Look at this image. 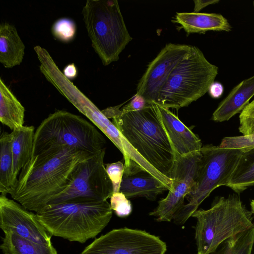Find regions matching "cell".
I'll return each instance as SVG.
<instances>
[{"label":"cell","mask_w":254,"mask_h":254,"mask_svg":"<svg viewBox=\"0 0 254 254\" xmlns=\"http://www.w3.org/2000/svg\"><path fill=\"white\" fill-rule=\"evenodd\" d=\"M44 76L63 96L104 133L112 121L64 75L57 65L50 66Z\"/></svg>","instance_id":"cell-14"},{"label":"cell","mask_w":254,"mask_h":254,"mask_svg":"<svg viewBox=\"0 0 254 254\" xmlns=\"http://www.w3.org/2000/svg\"><path fill=\"white\" fill-rule=\"evenodd\" d=\"M167 187L135 162L125 166L120 192L128 199L142 197L155 200Z\"/></svg>","instance_id":"cell-15"},{"label":"cell","mask_w":254,"mask_h":254,"mask_svg":"<svg viewBox=\"0 0 254 254\" xmlns=\"http://www.w3.org/2000/svg\"><path fill=\"white\" fill-rule=\"evenodd\" d=\"M112 213L107 200L49 204L36 213L52 236L82 244L97 236L107 226Z\"/></svg>","instance_id":"cell-4"},{"label":"cell","mask_w":254,"mask_h":254,"mask_svg":"<svg viewBox=\"0 0 254 254\" xmlns=\"http://www.w3.org/2000/svg\"><path fill=\"white\" fill-rule=\"evenodd\" d=\"M105 152L104 148L79 163L68 186L48 205L64 202H99L110 198L113 193V188L104 163Z\"/></svg>","instance_id":"cell-9"},{"label":"cell","mask_w":254,"mask_h":254,"mask_svg":"<svg viewBox=\"0 0 254 254\" xmlns=\"http://www.w3.org/2000/svg\"><path fill=\"white\" fill-rule=\"evenodd\" d=\"M105 144L104 136L95 126L79 116L58 110L50 114L37 128L33 156L62 146L94 155L104 148Z\"/></svg>","instance_id":"cell-6"},{"label":"cell","mask_w":254,"mask_h":254,"mask_svg":"<svg viewBox=\"0 0 254 254\" xmlns=\"http://www.w3.org/2000/svg\"><path fill=\"white\" fill-rule=\"evenodd\" d=\"M110 204L112 210L118 217H127L132 211L130 201L121 192L113 193L110 197Z\"/></svg>","instance_id":"cell-28"},{"label":"cell","mask_w":254,"mask_h":254,"mask_svg":"<svg viewBox=\"0 0 254 254\" xmlns=\"http://www.w3.org/2000/svg\"><path fill=\"white\" fill-rule=\"evenodd\" d=\"M175 21L187 33H205L209 31H231L232 26L222 15L214 13L177 12Z\"/></svg>","instance_id":"cell-18"},{"label":"cell","mask_w":254,"mask_h":254,"mask_svg":"<svg viewBox=\"0 0 254 254\" xmlns=\"http://www.w3.org/2000/svg\"><path fill=\"white\" fill-rule=\"evenodd\" d=\"M221 148L240 149L245 152L254 148V133L224 137L219 145Z\"/></svg>","instance_id":"cell-27"},{"label":"cell","mask_w":254,"mask_h":254,"mask_svg":"<svg viewBox=\"0 0 254 254\" xmlns=\"http://www.w3.org/2000/svg\"><path fill=\"white\" fill-rule=\"evenodd\" d=\"M25 108L0 78V121L12 131L24 126Z\"/></svg>","instance_id":"cell-21"},{"label":"cell","mask_w":254,"mask_h":254,"mask_svg":"<svg viewBox=\"0 0 254 254\" xmlns=\"http://www.w3.org/2000/svg\"><path fill=\"white\" fill-rule=\"evenodd\" d=\"M0 247L3 254H58L53 245L36 243L11 232L4 233Z\"/></svg>","instance_id":"cell-23"},{"label":"cell","mask_w":254,"mask_h":254,"mask_svg":"<svg viewBox=\"0 0 254 254\" xmlns=\"http://www.w3.org/2000/svg\"><path fill=\"white\" fill-rule=\"evenodd\" d=\"M63 74L68 79H73L77 76L78 71L74 63L66 65L63 69Z\"/></svg>","instance_id":"cell-33"},{"label":"cell","mask_w":254,"mask_h":254,"mask_svg":"<svg viewBox=\"0 0 254 254\" xmlns=\"http://www.w3.org/2000/svg\"><path fill=\"white\" fill-rule=\"evenodd\" d=\"M191 217L196 219L197 254H209L224 241L254 226L252 212L237 193L216 197L209 209H197Z\"/></svg>","instance_id":"cell-3"},{"label":"cell","mask_w":254,"mask_h":254,"mask_svg":"<svg viewBox=\"0 0 254 254\" xmlns=\"http://www.w3.org/2000/svg\"><path fill=\"white\" fill-rule=\"evenodd\" d=\"M166 243L145 231L122 228L96 238L80 254H165Z\"/></svg>","instance_id":"cell-10"},{"label":"cell","mask_w":254,"mask_h":254,"mask_svg":"<svg viewBox=\"0 0 254 254\" xmlns=\"http://www.w3.org/2000/svg\"><path fill=\"white\" fill-rule=\"evenodd\" d=\"M25 45L14 25H0V63L5 68L20 65L25 54Z\"/></svg>","instance_id":"cell-19"},{"label":"cell","mask_w":254,"mask_h":254,"mask_svg":"<svg viewBox=\"0 0 254 254\" xmlns=\"http://www.w3.org/2000/svg\"><path fill=\"white\" fill-rule=\"evenodd\" d=\"M122 105L101 111L108 119H112L122 135L148 163L171 180L177 154L162 123L157 105L147 104L141 110L126 113L121 112Z\"/></svg>","instance_id":"cell-2"},{"label":"cell","mask_w":254,"mask_h":254,"mask_svg":"<svg viewBox=\"0 0 254 254\" xmlns=\"http://www.w3.org/2000/svg\"><path fill=\"white\" fill-rule=\"evenodd\" d=\"M0 227L4 233L11 232L45 245H52V235L34 213L21 204L0 195Z\"/></svg>","instance_id":"cell-12"},{"label":"cell","mask_w":254,"mask_h":254,"mask_svg":"<svg viewBox=\"0 0 254 254\" xmlns=\"http://www.w3.org/2000/svg\"><path fill=\"white\" fill-rule=\"evenodd\" d=\"M51 32L57 40L63 43H69L75 37L76 25L71 18H60L56 20L52 25Z\"/></svg>","instance_id":"cell-26"},{"label":"cell","mask_w":254,"mask_h":254,"mask_svg":"<svg viewBox=\"0 0 254 254\" xmlns=\"http://www.w3.org/2000/svg\"><path fill=\"white\" fill-rule=\"evenodd\" d=\"M200 152L177 156L172 172V185L166 197L149 213L158 222H170L184 205V199L194 185L201 162Z\"/></svg>","instance_id":"cell-11"},{"label":"cell","mask_w":254,"mask_h":254,"mask_svg":"<svg viewBox=\"0 0 254 254\" xmlns=\"http://www.w3.org/2000/svg\"><path fill=\"white\" fill-rule=\"evenodd\" d=\"M218 70L199 48L191 46L171 71L154 103L177 110L188 106L208 91Z\"/></svg>","instance_id":"cell-5"},{"label":"cell","mask_w":254,"mask_h":254,"mask_svg":"<svg viewBox=\"0 0 254 254\" xmlns=\"http://www.w3.org/2000/svg\"><path fill=\"white\" fill-rule=\"evenodd\" d=\"M224 88L221 83L218 82H213L209 87L208 93L213 98L220 97L223 93Z\"/></svg>","instance_id":"cell-32"},{"label":"cell","mask_w":254,"mask_h":254,"mask_svg":"<svg viewBox=\"0 0 254 254\" xmlns=\"http://www.w3.org/2000/svg\"><path fill=\"white\" fill-rule=\"evenodd\" d=\"M82 14L92 46L103 65L117 61L132 39L118 0H87Z\"/></svg>","instance_id":"cell-7"},{"label":"cell","mask_w":254,"mask_h":254,"mask_svg":"<svg viewBox=\"0 0 254 254\" xmlns=\"http://www.w3.org/2000/svg\"><path fill=\"white\" fill-rule=\"evenodd\" d=\"M147 105L145 98L141 95L135 94L130 102L121 108L122 113L136 111L143 109Z\"/></svg>","instance_id":"cell-31"},{"label":"cell","mask_w":254,"mask_h":254,"mask_svg":"<svg viewBox=\"0 0 254 254\" xmlns=\"http://www.w3.org/2000/svg\"><path fill=\"white\" fill-rule=\"evenodd\" d=\"M250 205L251 208V211L252 212L253 216L254 217V199L251 200Z\"/></svg>","instance_id":"cell-35"},{"label":"cell","mask_w":254,"mask_h":254,"mask_svg":"<svg viewBox=\"0 0 254 254\" xmlns=\"http://www.w3.org/2000/svg\"><path fill=\"white\" fill-rule=\"evenodd\" d=\"M17 181L13 173L10 133L3 131L0 137V192L10 194Z\"/></svg>","instance_id":"cell-22"},{"label":"cell","mask_w":254,"mask_h":254,"mask_svg":"<svg viewBox=\"0 0 254 254\" xmlns=\"http://www.w3.org/2000/svg\"><path fill=\"white\" fill-rule=\"evenodd\" d=\"M191 47L185 44H167L148 65L138 83L136 94L143 96L147 104L154 103L171 71Z\"/></svg>","instance_id":"cell-13"},{"label":"cell","mask_w":254,"mask_h":254,"mask_svg":"<svg viewBox=\"0 0 254 254\" xmlns=\"http://www.w3.org/2000/svg\"><path fill=\"white\" fill-rule=\"evenodd\" d=\"M254 185V148L243 152L227 187L240 194Z\"/></svg>","instance_id":"cell-24"},{"label":"cell","mask_w":254,"mask_h":254,"mask_svg":"<svg viewBox=\"0 0 254 254\" xmlns=\"http://www.w3.org/2000/svg\"><path fill=\"white\" fill-rule=\"evenodd\" d=\"M254 246V226L222 243L209 254H252Z\"/></svg>","instance_id":"cell-25"},{"label":"cell","mask_w":254,"mask_h":254,"mask_svg":"<svg viewBox=\"0 0 254 254\" xmlns=\"http://www.w3.org/2000/svg\"><path fill=\"white\" fill-rule=\"evenodd\" d=\"M194 12H198L203 8L210 5L219 2V0H194Z\"/></svg>","instance_id":"cell-34"},{"label":"cell","mask_w":254,"mask_h":254,"mask_svg":"<svg viewBox=\"0 0 254 254\" xmlns=\"http://www.w3.org/2000/svg\"><path fill=\"white\" fill-rule=\"evenodd\" d=\"M253 7H254V1H253Z\"/></svg>","instance_id":"cell-36"},{"label":"cell","mask_w":254,"mask_h":254,"mask_svg":"<svg viewBox=\"0 0 254 254\" xmlns=\"http://www.w3.org/2000/svg\"><path fill=\"white\" fill-rule=\"evenodd\" d=\"M254 96V75L245 79L235 86L222 100L212 114L216 122L227 121L241 112Z\"/></svg>","instance_id":"cell-17"},{"label":"cell","mask_w":254,"mask_h":254,"mask_svg":"<svg viewBox=\"0 0 254 254\" xmlns=\"http://www.w3.org/2000/svg\"><path fill=\"white\" fill-rule=\"evenodd\" d=\"M239 131L244 135L254 133V100L241 112L239 116Z\"/></svg>","instance_id":"cell-29"},{"label":"cell","mask_w":254,"mask_h":254,"mask_svg":"<svg viewBox=\"0 0 254 254\" xmlns=\"http://www.w3.org/2000/svg\"><path fill=\"white\" fill-rule=\"evenodd\" d=\"M106 170L111 181L113 193L120 192V187L124 174L125 165L120 161L105 164Z\"/></svg>","instance_id":"cell-30"},{"label":"cell","mask_w":254,"mask_h":254,"mask_svg":"<svg viewBox=\"0 0 254 254\" xmlns=\"http://www.w3.org/2000/svg\"><path fill=\"white\" fill-rule=\"evenodd\" d=\"M34 126H23L12 131L11 150L13 159V173L15 178L21 169L30 161L33 156Z\"/></svg>","instance_id":"cell-20"},{"label":"cell","mask_w":254,"mask_h":254,"mask_svg":"<svg viewBox=\"0 0 254 254\" xmlns=\"http://www.w3.org/2000/svg\"><path fill=\"white\" fill-rule=\"evenodd\" d=\"M157 106L162 123L177 156L200 152L202 147L200 139L169 109L158 105Z\"/></svg>","instance_id":"cell-16"},{"label":"cell","mask_w":254,"mask_h":254,"mask_svg":"<svg viewBox=\"0 0 254 254\" xmlns=\"http://www.w3.org/2000/svg\"><path fill=\"white\" fill-rule=\"evenodd\" d=\"M201 162L194 186L186 198L188 201L173 218L184 224L211 192L218 187L227 186L243 153L240 149L221 148L212 144L200 150Z\"/></svg>","instance_id":"cell-8"},{"label":"cell","mask_w":254,"mask_h":254,"mask_svg":"<svg viewBox=\"0 0 254 254\" xmlns=\"http://www.w3.org/2000/svg\"><path fill=\"white\" fill-rule=\"evenodd\" d=\"M92 155L62 146L33 156L21 169L10 195L25 208L37 213L66 188L78 164Z\"/></svg>","instance_id":"cell-1"}]
</instances>
